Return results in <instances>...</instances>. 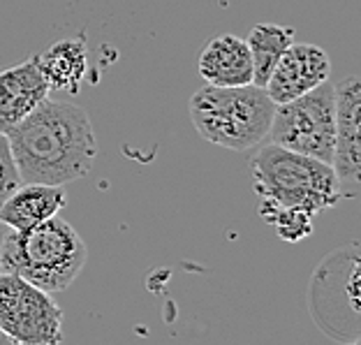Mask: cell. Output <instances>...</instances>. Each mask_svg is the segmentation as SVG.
Masks as SVG:
<instances>
[{
	"mask_svg": "<svg viewBox=\"0 0 361 345\" xmlns=\"http://www.w3.org/2000/svg\"><path fill=\"white\" fill-rule=\"evenodd\" d=\"M23 183L68 186L95 165L97 142L84 107L47 100L5 133Z\"/></svg>",
	"mask_w": 361,
	"mask_h": 345,
	"instance_id": "cell-1",
	"label": "cell"
},
{
	"mask_svg": "<svg viewBox=\"0 0 361 345\" xmlns=\"http://www.w3.org/2000/svg\"><path fill=\"white\" fill-rule=\"evenodd\" d=\"M88 248L81 234L59 216L30 229L5 227L0 271L16 274L47 292H65L84 271Z\"/></svg>",
	"mask_w": 361,
	"mask_h": 345,
	"instance_id": "cell-2",
	"label": "cell"
},
{
	"mask_svg": "<svg viewBox=\"0 0 361 345\" xmlns=\"http://www.w3.org/2000/svg\"><path fill=\"white\" fill-rule=\"evenodd\" d=\"M252 190L259 207L292 209L317 216L341 200V188L329 162L264 144L250 160Z\"/></svg>",
	"mask_w": 361,
	"mask_h": 345,
	"instance_id": "cell-3",
	"label": "cell"
},
{
	"mask_svg": "<svg viewBox=\"0 0 361 345\" xmlns=\"http://www.w3.org/2000/svg\"><path fill=\"white\" fill-rule=\"evenodd\" d=\"M276 102L255 84L202 86L190 97V121L207 142L227 151H250L269 135Z\"/></svg>",
	"mask_w": 361,
	"mask_h": 345,
	"instance_id": "cell-4",
	"label": "cell"
},
{
	"mask_svg": "<svg viewBox=\"0 0 361 345\" xmlns=\"http://www.w3.org/2000/svg\"><path fill=\"white\" fill-rule=\"evenodd\" d=\"M359 246L350 243L319 262L310 278V315L334 341L357 345L359 336Z\"/></svg>",
	"mask_w": 361,
	"mask_h": 345,
	"instance_id": "cell-5",
	"label": "cell"
},
{
	"mask_svg": "<svg viewBox=\"0 0 361 345\" xmlns=\"http://www.w3.org/2000/svg\"><path fill=\"white\" fill-rule=\"evenodd\" d=\"M336 137L334 84L324 81L290 102L276 104L267 139L287 151L329 162Z\"/></svg>",
	"mask_w": 361,
	"mask_h": 345,
	"instance_id": "cell-6",
	"label": "cell"
},
{
	"mask_svg": "<svg viewBox=\"0 0 361 345\" xmlns=\"http://www.w3.org/2000/svg\"><path fill=\"white\" fill-rule=\"evenodd\" d=\"M0 332L14 345H56L63 341V310L51 292L0 271Z\"/></svg>",
	"mask_w": 361,
	"mask_h": 345,
	"instance_id": "cell-7",
	"label": "cell"
},
{
	"mask_svg": "<svg viewBox=\"0 0 361 345\" xmlns=\"http://www.w3.org/2000/svg\"><path fill=\"white\" fill-rule=\"evenodd\" d=\"M336 137L331 167L338 178L341 197L355 200L361 188V81L355 75L334 84Z\"/></svg>",
	"mask_w": 361,
	"mask_h": 345,
	"instance_id": "cell-8",
	"label": "cell"
},
{
	"mask_svg": "<svg viewBox=\"0 0 361 345\" xmlns=\"http://www.w3.org/2000/svg\"><path fill=\"white\" fill-rule=\"evenodd\" d=\"M331 77V59L322 47L294 42L287 47L267 81V95L276 104L290 102Z\"/></svg>",
	"mask_w": 361,
	"mask_h": 345,
	"instance_id": "cell-9",
	"label": "cell"
},
{
	"mask_svg": "<svg viewBox=\"0 0 361 345\" xmlns=\"http://www.w3.org/2000/svg\"><path fill=\"white\" fill-rule=\"evenodd\" d=\"M49 86L39 72L37 56L0 70V135L12 130L49 97Z\"/></svg>",
	"mask_w": 361,
	"mask_h": 345,
	"instance_id": "cell-10",
	"label": "cell"
},
{
	"mask_svg": "<svg viewBox=\"0 0 361 345\" xmlns=\"http://www.w3.org/2000/svg\"><path fill=\"white\" fill-rule=\"evenodd\" d=\"M197 72L211 86L252 84V59L245 40L236 35L213 37L197 61Z\"/></svg>",
	"mask_w": 361,
	"mask_h": 345,
	"instance_id": "cell-11",
	"label": "cell"
},
{
	"mask_svg": "<svg viewBox=\"0 0 361 345\" xmlns=\"http://www.w3.org/2000/svg\"><path fill=\"white\" fill-rule=\"evenodd\" d=\"M65 204H68V195L63 186L21 183L19 190L0 207V223L21 232L59 216Z\"/></svg>",
	"mask_w": 361,
	"mask_h": 345,
	"instance_id": "cell-12",
	"label": "cell"
},
{
	"mask_svg": "<svg viewBox=\"0 0 361 345\" xmlns=\"http://www.w3.org/2000/svg\"><path fill=\"white\" fill-rule=\"evenodd\" d=\"M39 72L49 90L56 93H79L81 81L88 70V49L84 37L61 40L37 56Z\"/></svg>",
	"mask_w": 361,
	"mask_h": 345,
	"instance_id": "cell-13",
	"label": "cell"
},
{
	"mask_svg": "<svg viewBox=\"0 0 361 345\" xmlns=\"http://www.w3.org/2000/svg\"><path fill=\"white\" fill-rule=\"evenodd\" d=\"M294 40H297V30L290 26H278V23H257L248 32V52L252 59V84L267 86L271 72L281 61V56L287 52Z\"/></svg>",
	"mask_w": 361,
	"mask_h": 345,
	"instance_id": "cell-14",
	"label": "cell"
},
{
	"mask_svg": "<svg viewBox=\"0 0 361 345\" xmlns=\"http://www.w3.org/2000/svg\"><path fill=\"white\" fill-rule=\"evenodd\" d=\"M259 216L267 225H271L278 232L283 241L297 243L306 239L313 232V216L292 209H276V207H259Z\"/></svg>",
	"mask_w": 361,
	"mask_h": 345,
	"instance_id": "cell-15",
	"label": "cell"
},
{
	"mask_svg": "<svg viewBox=\"0 0 361 345\" xmlns=\"http://www.w3.org/2000/svg\"><path fill=\"white\" fill-rule=\"evenodd\" d=\"M21 174L12 155L10 142L5 135H0V207L21 188Z\"/></svg>",
	"mask_w": 361,
	"mask_h": 345,
	"instance_id": "cell-16",
	"label": "cell"
},
{
	"mask_svg": "<svg viewBox=\"0 0 361 345\" xmlns=\"http://www.w3.org/2000/svg\"><path fill=\"white\" fill-rule=\"evenodd\" d=\"M0 345H14V343H12L10 339H7V336H5L3 332H0Z\"/></svg>",
	"mask_w": 361,
	"mask_h": 345,
	"instance_id": "cell-17",
	"label": "cell"
},
{
	"mask_svg": "<svg viewBox=\"0 0 361 345\" xmlns=\"http://www.w3.org/2000/svg\"><path fill=\"white\" fill-rule=\"evenodd\" d=\"M3 234H5V225L0 223V241H3Z\"/></svg>",
	"mask_w": 361,
	"mask_h": 345,
	"instance_id": "cell-18",
	"label": "cell"
}]
</instances>
